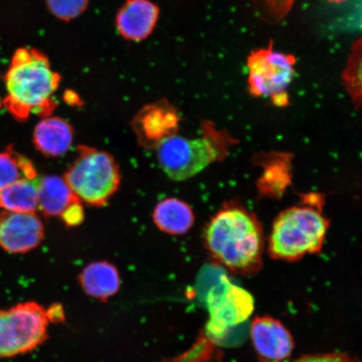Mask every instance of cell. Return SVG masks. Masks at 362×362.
I'll use <instances>...</instances> for the list:
<instances>
[{
	"mask_svg": "<svg viewBox=\"0 0 362 362\" xmlns=\"http://www.w3.org/2000/svg\"><path fill=\"white\" fill-rule=\"evenodd\" d=\"M61 79L39 49H18L4 78L7 95L4 105L20 120L30 115L47 117L57 107L53 96Z\"/></svg>",
	"mask_w": 362,
	"mask_h": 362,
	"instance_id": "cell-1",
	"label": "cell"
},
{
	"mask_svg": "<svg viewBox=\"0 0 362 362\" xmlns=\"http://www.w3.org/2000/svg\"><path fill=\"white\" fill-rule=\"evenodd\" d=\"M205 240L212 257L234 273L255 274L261 268L264 235L255 216L242 208L218 212L207 226Z\"/></svg>",
	"mask_w": 362,
	"mask_h": 362,
	"instance_id": "cell-2",
	"label": "cell"
},
{
	"mask_svg": "<svg viewBox=\"0 0 362 362\" xmlns=\"http://www.w3.org/2000/svg\"><path fill=\"white\" fill-rule=\"evenodd\" d=\"M329 223L313 206L289 208L276 218L269 238V253L276 259L296 261L322 248Z\"/></svg>",
	"mask_w": 362,
	"mask_h": 362,
	"instance_id": "cell-3",
	"label": "cell"
},
{
	"mask_svg": "<svg viewBox=\"0 0 362 362\" xmlns=\"http://www.w3.org/2000/svg\"><path fill=\"white\" fill-rule=\"evenodd\" d=\"M64 179L81 202L100 207L119 189L121 174L111 153L80 146L78 157L66 170Z\"/></svg>",
	"mask_w": 362,
	"mask_h": 362,
	"instance_id": "cell-4",
	"label": "cell"
},
{
	"mask_svg": "<svg viewBox=\"0 0 362 362\" xmlns=\"http://www.w3.org/2000/svg\"><path fill=\"white\" fill-rule=\"evenodd\" d=\"M158 164L168 177L182 181L198 175L224 156L226 146L221 135L207 133L202 138L171 136L156 147Z\"/></svg>",
	"mask_w": 362,
	"mask_h": 362,
	"instance_id": "cell-5",
	"label": "cell"
},
{
	"mask_svg": "<svg viewBox=\"0 0 362 362\" xmlns=\"http://www.w3.org/2000/svg\"><path fill=\"white\" fill-rule=\"evenodd\" d=\"M52 315L35 302L0 310V359L24 355L42 345L48 337Z\"/></svg>",
	"mask_w": 362,
	"mask_h": 362,
	"instance_id": "cell-6",
	"label": "cell"
},
{
	"mask_svg": "<svg viewBox=\"0 0 362 362\" xmlns=\"http://www.w3.org/2000/svg\"><path fill=\"white\" fill-rule=\"evenodd\" d=\"M296 58L274 52L273 45L256 49L247 59L249 90L255 97H271L282 94L296 74Z\"/></svg>",
	"mask_w": 362,
	"mask_h": 362,
	"instance_id": "cell-7",
	"label": "cell"
},
{
	"mask_svg": "<svg viewBox=\"0 0 362 362\" xmlns=\"http://www.w3.org/2000/svg\"><path fill=\"white\" fill-rule=\"evenodd\" d=\"M221 279L208 296L211 314L208 329L216 336L244 322L255 308L253 298L248 292L230 283L226 276Z\"/></svg>",
	"mask_w": 362,
	"mask_h": 362,
	"instance_id": "cell-8",
	"label": "cell"
},
{
	"mask_svg": "<svg viewBox=\"0 0 362 362\" xmlns=\"http://www.w3.org/2000/svg\"><path fill=\"white\" fill-rule=\"evenodd\" d=\"M180 117L168 101L148 104L134 117L131 126L140 146L156 148L163 140L177 133Z\"/></svg>",
	"mask_w": 362,
	"mask_h": 362,
	"instance_id": "cell-9",
	"label": "cell"
},
{
	"mask_svg": "<svg viewBox=\"0 0 362 362\" xmlns=\"http://www.w3.org/2000/svg\"><path fill=\"white\" fill-rule=\"evenodd\" d=\"M45 236L42 221L35 212L4 211L0 214V247L10 253L28 252Z\"/></svg>",
	"mask_w": 362,
	"mask_h": 362,
	"instance_id": "cell-10",
	"label": "cell"
},
{
	"mask_svg": "<svg viewBox=\"0 0 362 362\" xmlns=\"http://www.w3.org/2000/svg\"><path fill=\"white\" fill-rule=\"evenodd\" d=\"M250 332L260 362H283L292 354L293 339L279 320L270 316L256 317Z\"/></svg>",
	"mask_w": 362,
	"mask_h": 362,
	"instance_id": "cell-11",
	"label": "cell"
},
{
	"mask_svg": "<svg viewBox=\"0 0 362 362\" xmlns=\"http://www.w3.org/2000/svg\"><path fill=\"white\" fill-rule=\"evenodd\" d=\"M160 10L149 0H127L116 16V26L126 40L141 42L155 30Z\"/></svg>",
	"mask_w": 362,
	"mask_h": 362,
	"instance_id": "cell-12",
	"label": "cell"
},
{
	"mask_svg": "<svg viewBox=\"0 0 362 362\" xmlns=\"http://www.w3.org/2000/svg\"><path fill=\"white\" fill-rule=\"evenodd\" d=\"M74 139L72 126L58 117H45L36 124L33 134L35 148L49 158L65 155L71 147Z\"/></svg>",
	"mask_w": 362,
	"mask_h": 362,
	"instance_id": "cell-13",
	"label": "cell"
},
{
	"mask_svg": "<svg viewBox=\"0 0 362 362\" xmlns=\"http://www.w3.org/2000/svg\"><path fill=\"white\" fill-rule=\"evenodd\" d=\"M81 288L89 296L107 300L120 288V276L116 267L103 261L92 262L79 276Z\"/></svg>",
	"mask_w": 362,
	"mask_h": 362,
	"instance_id": "cell-14",
	"label": "cell"
},
{
	"mask_svg": "<svg viewBox=\"0 0 362 362\" xmlns=\"http://www.w3.org/2000/svg\"><path fill=\"white\" fill-rule=\"evenodd\" d=\"M81 201L64 178L48 175L40 178L38 209L47 216L60 217L71 204Z\"/></svg>",
	"mask_w": 362,
	"mask_h": 362,
	"instance_id": "cell-15",
	"label": "cell"
},
{
	"mask_svg": "<svg viewBox=\"0 0 362 362\" xmlns=\"http://www.w3.org/2000/svg\"><path fill=\"white\" fill-rule=\"evenodd\" d=\"M153 219L158 229L170 235L187 233L194 221L191 206L176 198L158 203L153 210Z\"/></svg>",
	"mask_w": 362,
	"mask_h": 362,
	"instance_id": "cell-16",
	"label": "cell"
},
{
	"mask_svg": "<svg viewBox=\"0 0 362 362\" xmlns=\"http://www.w3.org/2000/svg\"><path fill=\"white\" fill-rule=\"evenodd\" d=\"M40 177L24 178L0 191V208L16 212H35L38 209Z\"/></svg>",
	"mask_w": 362,
	"mask_h": 362,
	"instance_id": "cell-17",
	"label": "cell"
},
{
	"mask_svg": "<svg viewBox=\"0 0 362 362\" xmlns=\"http://www.w3.org/2000/svg\"><path fill=\"white\" fill-rule=\"evenodd\" d=\"M35 177L37 173L28 158L11 148L0 153V191L21 179Z\"/></svg>",
	"mask_w": 362,
	"mask_h": 362,
	"instance_id": "cell-18",
	"label": "cell"
},
{
	"mask_svg": "<svg viewBox=\"0 0 362 362\" xmlns=\"http://www.w3.org/2000/svg\"><path fill=\"white\" fill-rule=\"evenodd\" d=\"M361 40L353 45L342 78L348 93L357 103L361 100Z\"/></svg>",
	"mask_w": 362,
	"mask_h": 362,
	"instance_id": "cell-19",
	"label": "cell"
},
{
	"mask_svg": "<svg viewBox=\"0 0 362 362\" xmlns=\"http://www.w3.org/2000/svg\"><path fill=\"white\" fill-rule=\"evenodd\" d=\"M296 0H255V11L262 21L276 24L291 11Z\"/></svg>",
	"mask_w": 362,
	"mask_h": 362,
	"instance_id": "cell-20",
	"label": "cell"
},
{
	"mask_svg": "<svg viewBox=\"0 0 362 362\" xmlns=\"http://www.w3.org/2000/svg\"><path fill=\"white\" fill-rule=\"evenodd\" d=\"M89 0H47L49 11L57 19L70 21L83 13L88 6Z\"/></svg>",
	"mask_w": 362,
	"mask_h": 362,
	"instance_id": "cell-21",
	"label": "cell"
},
{
	"mask_svg": "<svg viewBox=\"0 0 362 362\" xmlns=\"http://www.w3.org/2000/svg\"><path fill=\"white\" fill-rule=\"evenodd\" d=\"M67 226H76L83 223L84 220V211L81 202H76L67 208L60 216Z\"/></svg>",
	"mask_w": 362,
	"mask_h": 362,
	"instance_id": "cell-22",
	"label": "cell"
},
{
	"mask_svg": "<svg viewBox=\"0 0 362 362\" xmlns=\"http://www.w3.org/2000/svg\"><path fill=\"white\" fill-rule=\"evenodd\" d=\"M293 362H357L351 356L342 353H327V354L310 355L300 357Z\"/></svg>",
	"mask_w": 362,
	"mask_h": 362,
	"instance_id": "cell-23",
	"label": "cell"
},
{
	"mask_svg": "<svg viewBox=\"0 0 362 362\" xmlns=\"http://www.w3.org/2000/svg\"><path fill=\"white\" fill-rule=\"evenodd\" d=\"M329 1L334 2V3H339V2L346 1V0H329Z\"/></svg>",
	"mask_w": 362,
	"mask_h": 362,
	"instance_id": "cell-24",
	"label": "cell"
}]
</instances>
